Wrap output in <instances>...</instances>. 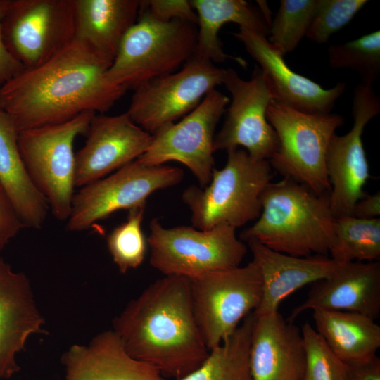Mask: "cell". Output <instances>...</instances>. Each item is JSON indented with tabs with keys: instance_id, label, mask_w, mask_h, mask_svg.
Instances as JSON below:
<instances>
[{
	"instance_id": "obj_20",
	"label": "cell",
	"mask_w": 380,
	"mask_h": 380,
	"mask_svg": "<svg viewBox=\"0 0 380 380\" xmlns=\"http://www.w3.org/2000/svg\"><path fill=\"white\" fill-rule=\"evenodd\" d=\"M316 309L356 312L375 320L380 314L379 261L339 264L329 277L315 283L288 320Z\"/></svg>"
},
{
	"instance_id": "obj_22",
	"label": "cell",
	"mask_w": 380,
	"mask_h": 380,
	"mask_svg": "<svg viewBox=\"0 0 380 380\" xmlns=\"http://www.w3.org/2000/svg\"><path fill=\"white\" fill-rule=\"evenodd\" d=\"M262 282L260 303L255 315L278 310L281 302L303 286L329 277L338 265L326 255L295 256L274 251L254 241H246Z\"/></svg>"
},
{
	"instance_id": "obj_7",
	"label": "cell",
	"mask_w": 380,
	"mask_h": 380,
	"mask_svg": "<svg viewBox=\"0 0 380 380\" xmlns=\"http://www.w3.org/2000/svg\"><path fill=\"white\" fill-rule=\"evenodd\" d=\"M236 229L222 224L201 230L194 227H165L157 218L149 224V263L165 276L189 279L240 266L247 246Z\"/></svg>"
},
{
	"instance_id": "obj_8",
	"label": "cell",
	"mask_w": 380,
	"mask_h": 380,
	"mask_svg": "<svg viewBox=\"0 0 380 380\" xmlns=\"http://www.w3.org/2000/svg\"><path fill=\"white\" fill-rule=\"evenodd\" d=\"M96 114L85 112L65 122L18 132V148L27 172L58 220H68L71 211L75 187L74 141L87 133Z\"/></svg>"
},
{
	"instance_id": "obj_12",
	"label": "cell",
	"mask_w": 380,
	"mask_h": 380,
	"mask_svg": "<svg viewBox=\"0 0 380 380\" xmlns=\"http://www.w3.org/2000/svg\"><path fill=\"white\" fill-rule=\"evenodd\" d=\"M4 44L25 70L46 62L75 39L73 0H11Z\"/></svg>"
},
{
	"instance_id": "obj_11",
	"label": "cell",
	"mask_w": 380,
	"mask_h": 380,
	"mask_svg": "<svg viewBox=\"0 0 380 380\" xmlns=\"http://www.w3.org/2000/svg\"><path fill=\"white\" fill-rule=\"evenodd\" d=\"M183 177L180 168L148 165L137 159L81 187L73 196L66 229L84 231L119 210L146 205L153 193L178 184Z\"/></svg>"
},
{
	"instance_id": "obj_1",
	"label": "cell",
	"mask_w": 380,
	"mask_h": 380,
	"mask_svg": "<svg viewBox=\"0 0 380 380\" xmlns=\"http://www.w3.org/2000/svg\"><path fill=\"white\" fill-rule=\"evenodd\" d=\"M111 63L73 40L43 64L0 87V108L18 132L68 121L85 112L103 114L126 92L110 82Z\"/></svg>"
},
{
	"instance_id": "obj_3",
	"label": "cell",
	"mask_w": 380,
	"mask_h": 380,
	"mask_svg": "<svg viewBox=\"0 0 380 380\" xmlns=\"http://www.w3.org/2000/svg\"><path fill=\"white\" fill-rule=\"evenodd\" d=\"M255 222L244 229L241 241H256L280 253L326 255L334 240V217L329 194H319L294 180L270 183L261 196Z\"/></svg>"
},
{
	"instance_id": "obj_32",
	"label": "cell",
	"mask_w": 380,
	"mask_h": 380,
	"mask_svg": "<svg viewBox=\"0 0 380 380\" xmlns=\"http://www.w3.org/2000/svg\"><path fill=\"white\" fill-rule=\"evenodd\" d=\"M305 353L303 380H346L347 365L309 323L301 328Z\"/></svg>"
},
{
	"instance_id": "obj_24",
	"label": "cell",
	"mask_w": 380,
	"mask_h": 380,
	"mask_svg": "<svg viewBox=\"0 0 380 380\" xmlns=\"http://www.w3.org/2000/svg\"><path fill=\"white\" fill-rule=\"evenodd\" d=\"M18 137L13 120L0 108V186L25 228L39 229L50 209L27 172L19 151Z\"/></svg>"
},
{
	"instance_id": "obj_31",
	"label": "cell",
	"mask_w": 380,
	"mask_h": 380,
	"mask_svg": "<svg viewBox=\"0 0 380 380\" xmlns=\"http://www.w3.org/2000/svg\"><path fill=\"white\" fill-rule=\"evenodd\" d=\"M146 205L128 210L127 220L106 238L108 251L122 274L137 269L144 260L147 239L141 228Z\"/></svg>"
},
{
	"instance_id": "obj_16",
	"label": "cell",
	"mask_w": 380,
	"mask_h": 380,
	"mask_svg": "<svg viewBox=\"0 0 380 380\" xmlns=\"http://www.w3.org/2000/svg\"><path fill=\"white\" fill-rule=\"evenodd\" d=\"M86 134L87 140L75 158V186L80 188L137 160L153 139L126 112L94 115Z\"/></svg>"
},
{
	"instance_id": "obj_17",
	"label": "cell",
	"mask_w": 380,
	"mask_h": 380,
	"mask_svg": "<svg viewBox=\"0 0 380 380\" xmlns=\"http://www.w3.org/2000/svg\"><path fill=\"white\" fill-rule=\"evenodd\" d=\"M248 54L259 64L277 100L297 110L314 114L331 113L346 89L344 82L325 89L315 81L299 75L286 63L284 55L267 37L239 27L233 33Z\"/></svg>"
},
{
	"instance_id": "obj_18",
	"label": "cell",
	"mask_w": 380,
	"mask_h": 380,
	"mask_svg": "<svg viewBox=\"0 0 380 380\" xmlns=\"http://www.w3.org/2000/svg\"><path fill=\"white\" fill-rule=\"evenodd\" d=\"M44 325L30 279L0 257V379L20 370L18 355Z\"/></svg>"
},
{
	"instance_id": "obj_6",
	"label": "cell",
	"mask_w": 380,
	"mask_h": 380,
	"mask_svg": "<svg viewBox=\"0 0 380 380\" xmlns=\"http://www.w3.org/2000/svg\"><path fill=\"white\" fill-rule=\"evenodd\" d=\"M267 118L277 133L279 148L268 160L284 178L305 185L319 194H329L326 170L329 143L344 123L338 114L303 113L272 100Z\"/></svg>"
},
{
	"instance_id": "obj_19",
	"label": "cell",
	"mask_w": 380,
	"mask_h": 380,
	"mask_svg": "<svg viewBox=\"0 0 380 380\" xmlns=\"http://www.w3.org/2000/svg\"><path fill=\"white\" fill-rule=\"evenodd\" d=\"M253 315L249 348L252 380H303L305 353L301 329L278 310Z\"/></svg>"
},
{
	"instance_id": "obj_33",
	"label": "cell",
	"mask_w": 380,
	"mask_h": 380,
	"mask_svg": "<svg viewBox=\"0 0 380 380\" xmlns=\"http://www.w3.org/2000/svg\"><path fill=\"white\" fill-rule=\"evenodd\" d=\"M367 0H318L317 8L306 37L315 43H327L365 6Z\"/></svg>"
},
{
	"instance_id": "obj_26",
	"label": "cell",
	"mask_w": 380,
	"mask_h": 380,
	"mask_svg": "<svg viewBox=\"0 0 380 380\" xmlns=\"http://www.w3.org/2000/svg\"><path fill=\"white\" fill-rule=\"evenodd\" d=\"M315 330L331 350L345 363L376 355L380 347V327L362 314L313 310Z\"/></svg>"
},
{
	"instance_id": "obj_23",
	"label": "cell",
	"mask_w": 380,
	"mask_h": 380,
	"mask_svg": "<svg viewBox=\"0 0 380 380\" xmlns=\"http://www.w3.org/2000/svg\"><path fill=\"white\" fill-rule=\"evenodd\" d=\"M75 40L112 63L139 13V0H73Z\"/></svg>"
},
{
	"instance_id": "obj_29",
	"label": "cell",
	"mask_w": 380,
	"mask_h": 380,
	"mask_svg": "<svg viewBox=\"0 0 380 380\" xmlns=\"http://www.w3.org/2000/svg\"><path fill=\"white\" fill-rule=\"evenodd\" d=\"M318 0H281L270 25L269 42L284 56L293 51L310 28Z\"/></svg>"
},
{
	"instance_id": "obj_9",
	"label": "cell",
	"mask_w": 380,
	"mask_h": 380,
	"mask_svg": "<svg viewBox=\"0 0 380 380\" xmlns=\"http://www.w3.org/2000/svg\"><path fill=\"white\" fill-rule=\"evenodd\" d=\"M189 283L194 317L209 350L258 308L262 296L261 275L253 261L191 279Z\"/></svg>"
},
{
	"instance_id": "obj_13",
	"label": "cell",
	"mask_w": 380,
	"mask_h": 380,
	"mask_svg": "<svg viewBox=\"0 0 380 380\" xmlns=\"http://www.w3.org/2000/svg\"><path fill=\"white\" fill-rule=\"evenodd\" d=\"M222 84L232 99L224 124L214 137V152L241 146L251 156L269 160L278 150L279 140L267 118L274 96L262 70L255 65L251 79L245 80L234 69H225Z\"/></svg>"
},
{
	"instance_id": "obj_25",
	"label": "cell",
	"mask_w": 380,
	"mask_h": 380,
	"mask_svg": "<svg viewBox=\"0 0 380 380\" xmlns=\"http://www.w3.org/2000/svg\"><path fill=\"white\" fill-rule=\"evenodd\" d=\"M198 17L197 42L194 56L222 63L228 59L245 67L246 61L226 53L219 37L221 27L227 23H237L258 34L268 37L270 23L259 8L244 0H191Z\"/></svg>"
},
{
	"instance_id": "obj_10",
	"label": "cell",
	"mask_w": 380,
	"mask_h": 380,
	"mask_svg": "<svg viewBox=\"0 0 380 380\" xmlns=\"http://www.w3.org/2000/svg\"><path fill=\"white\" fill-rule=\"evenodd\" d=\"M224 70L194 55L179 70L135 89L126 113L153 135L194 110L210 91L222 84Z\"/></svg>"
},
{
	"instance_id": "obj_14",
	"label": "cell",
	"mask_w": 380,
	"mask_h": 380,
	"mask_svg": "<svg viewBox=\"0 0 380 380\" xmlns=\"http://www.w3.org/2000/svg\"><path fill=\"white\" fill-rule=\"evenodd\" d=\"M229 101L227 96L216 89L210 91L182 120L152 135L148 148L137 160L148 165L179 162L192 172L200 187L206 186L215 168V128Z\"/></svg>"
},
{
	"instance_id": "obj_5",
	"label": "cell",
	"mask_w": 380,
	"mask_h": 380,
	"mask_svg": "<svg viewBox=\"0 0 380 380\" xmlns=\"http://www.w3.org/2000/svg\"><path fill=\"white\" fill-rule=\"evenodd\" d=\"M197 32L194 23L160 22L140 7L106 72L108 80L127 91L177 71L194 55Z\"/></svg>"
},
{
	"instance_id": "obj_34",
	"label": "cell",
	"mask_w": 380,
	"mask_h": 380,
	"mask_svg": "<svg viewBox=\"0 0 380 380\" xmlns=\"http://www.w3.org/2000/svg\"><path fill=\"white\" fill-rule=\"evenodd\" d=\"M140 7L153 18L168 23L175 20H184L197 25L198 17L190 1L151 0L141 1Z\"/></svg>"
},
{
	"instance_id": "obj_30",
	"label": "cell",
	"mask_w": 380,
	"mask_h": 380,
	"mask_svg": "<svg viewBox=\"0 0 380 380\" xmlns=\"http://www.w3.org/2000/svg\"><path fill=\"white\" fill-rule=\"evenodd\" d=\"M332 68L356 71L364 85L373 86L380 74V32L376 30L328 49Z\"/></svg>"
},
{
	"instance_id": "obj_36",
	"label": "cell",
	"mask_w": 380,
	"mask_h": 380,
	"mask_svg": "<svg viewBox=\"0 0 380 380\" xmlns=\"http://www.w3.org/2000/svg\"><path fill=\"white\" fill-rule=\"evenodd\" d=\"M10 3L11 0H0V87L25 70L9 53L3 39L2 21Z\"/></svg>"
},
{
	"instance_id": "obj_4",
	"label": "cell",
	"mask_w": 380,
	"mask_h": 380,
	"mask_svg": "<svg viewBox=\"0 0 380 380\" xmlns=\"http://www.w3.org/2000/svg\"><path fill=\"white\" fill-rule=\"evenodd\" d=\"M227 153L225 165L214 168L206 186L191 185L182 193L196 229L222 224L236 229L256 220L261 213V196L273 176L269 161L256 159L243 148Z\"/></svg>"
},
{
	"instance_id": "obj_2",
	"label": "cell",
	"mask_w": 380,
	"mask_h": 380,
	"mask_svg": "<svg viewBox=\"0 0 380 380\" xmlns=\"http://www.w3.org/2000/svg\"><path fill=\"white\" fill-rule=\"evenodd\" d=\"M133 357L178 380L208 357L191 303L189 279L165 276L130 300L112 329Z\"/></svg>"
},
{
	"instance_id": "obj_38",
	"label": "cell",
	"mask_w": 380,
	"mask_h": 380,
	"mask_svg": "<svg viewBox=\"0 0 380 380\" xmlns=\"http://www.w3.org/2000/svg\"><path fill=\"white\" fill-rule=\"evenodd\" d=\"M380 215V194L365 195L355 205L352 215L365 219L378 218Z\"/></svg>"
},
{
	"instance_id": "obj_21",
	"label": "cell",
	"mask_w": 380,
	"mask_h": 380,
	"mask_svg": "<svg viewBox=\"0 0 380 380\" xmlns=\"http://www.w3.org/2000/svg\"><path fill=\"white\" fill-rule=\"evenodd\" d=\"M61 361L65 380H167L130 355L113 329L99 333L87 344H72Z\"/></svg>"
},
{
	"instance_id": "obj_15",
	"label": "cell",
	"mask_w": 380,
	"mask_h": 380,
	"mask_svg": "<svg viewBox=\"0 0 380 380\" xmlns=\"http://www.w3.org/2000/svg\"><path fill=\"white\" fill-rule=\"evenodd\" d=\"M379 112L380 99L372 86L357 85L353 96L352 128L344 135L334 134L326 154L329 203L334 217L352 215L356 203L367 195L363 188L370 175L362 137L366 125Z\"/></svg>"
},
{
	"instance_id": "obj_37",
	"label": "cell",
	"mask_w": 380,
	"mask_h": 380,
	"mask_svg": "<svg viewBox=\"0 0 380 380\" xmlns=\"http://www.w3.org/2000/svg\"><path fill=\"white\" fill-rule=\"evenodd\" d=\"M346 365V380H380V358L377 355Z\"/></svg>"
},
{
	"instance_id": "obj_27",
	"label": "cell",
	"mask_w": 380,
	"mask_h": 380,
	"mask_svg": "<svg viewBox=\"0 0 380 380\" xmlns=\"http://www.w3.org/2000/svg\"><path fill=\"white\" fill-rule=\"evenodd\" d=\"M253 321L251 312L226 340L210 350L198 368L178 380H252L249 348Z\"/></svg>"
},
{
	"instance_id": "obj_28",
	"label": "cell",
	"mask_w": 380,
	"mask_h": 380,
	"mask_svg": "<svg viewBox=\"0 0 380 380\" xmlns=\"http://www.w3.org/2000/svg\"><path fill=\"white\" fill-rule=\"evenodd\" d=\"M329 253L338 264L379 261L380 218L335 217Z\"/></svg>"
},
{
	"instance_id": "obj_35",
	"label": "cell",
	"mask_w": 380,
	"mask_h": 380,
	"mask_svg": "<svg viewBox=\"0 0 380 380\" xmlns=\"http://www.w3.org/2000/svg\"><path fill=\"white\" fill-rule=\"evenodd\" d=\"M23 228L20 218L0 186V253Z\"/></svg>"
}]
</instances>
